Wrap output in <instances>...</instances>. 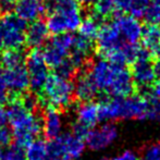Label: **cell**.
I'll return each instance as SVG.
<instances>
[{
    "mask_svg": "<svg viewBox=\"0 0 160 160\" xmlns=\"http://www.w3.org/2000/svg\"><path fill=\"white\" fill-rule=\"evenodd\" d=\"M118 135L119 131L116 124L107 122L89 130L85 136V144L92 152H102L117 141Z\"/></svg>",
    "mask_w": 160,
    "mask_h": 160,
    "instance_id": "obj_10",
    "label": "cell"
},
{
    "mask_svg": "<svg viewBox=\"0 0 160 160\" xmlns=\"http://www.w3.org/2000/svg\"><path fill=\"white\" fill-rule=\"evenodd\" d=\"M42 132L45 136L53 141L61 134H63L64 119L62 113L57 108L49 107L42 116Z\"/></svg>",
    "mask_w": 160,
    "mask_h": 160,
    "instance_id": "obj_16",
    "label": "cell"
},
{
    "mask_svg": "<svg viewBox=\"0 0 160 160\" xmlns=\"http://www.w3.org/2000/svg\"><path fill=\"white\" fill-rule=\"evenodd\" d=\"M0 11H1V4H0Z\"/></svg>",
    "mask_w": 160,
    "mask_h": 160,
    "instance_id": "obj_41",
    "label": "cell"
},
{
    "mask_svg": "<svg viewBox=\"0 0 160 160\" xmlns=\"http://www.w3.org/2000/svg\"><path fill=\"white\" fill-rule=\"evenodd\" d=\"M152 97L156 98L160 102V75L157 78V81L154 84V88H152Z\"/></svg>",
    "mask_w": 160,
    "mask_h": 160,
    "instance_id": "obj_35",
    "label": "cell"
},
{
    "mask_svg": "<svg viewBox=\"0 0 160 160\" xmlns=\"http://www.w3.org/2000/svg\"><path fill=\"white\" fill-rule=\"evenodd\" d=\"M44 101L52 108H67L73 101L74 83L58 74L49 75L44 88Z\"/></svg>",
    "mask_w": 160,
    "mask_h": 160,
    "instance_id": "obj_5",
    "label": "cell"
},
{
    "mask_svg": "<svg viewBox=\"0 0 160 160\" xmlns=\"http://www.w3.org/2000/svg\"><path fill=\"white\" fill-rule=\"evenodd\" d=\"M8 122V118H7V112L3 108L0 106V128H3L6 123Z\"/></svg>",
    "mask_w": 160,
    "mask_h": 160,
    "instance_id": "obj_36",
    "label": "cell"
},
{
    "mask_svg": "<svg viewBox=\"0 0 160 160\" xmlns=\"http://www.w3.org/2000/svg\"><path fill=\"white\" fill-rule=\"evenodd\" d=\"M111 160H141V157L137 152H135L134 150H123L120 154H118L116 157H113V159Z\"/></svg>",
    "mask_w": 160,
    "mask_h": 160,
    "instance_id": "obj_33",
    "label": "cell"
},
{
    "mask_svg": "<svg viewBox=\"0 0 160 160\" xmlns=\"http://www.w3.org/2000/svg\"><path fill=\"white\" fill-rule=\"evenodd\" d=\"M25 56L20 49H7L0 55V67L3 70L12 69L24 64Z\"/></svg>",
    "mask_w": 160,
    "mask_h": 160,
    "instance_id": "obj_23",
    "label": "cell"
},
{
    "mask_svg": "<svg viewBox=\"0 0 160 160\" xmlns=\"http://www.w3.org/2000/svg\"><path fill=\"white\" fill-rule=\"evenodd\" d=\"M1 72L9 93H12L14 95L25 94V92L30 87V78L26 65L23 64L12 69L3 70Z\"/></svg>",
    "mask_w": 160,
    "mask_h": 160,
    "instance_id": "obj_14",
    "label": "cell"
},
{
    "mask_svg": "<svg viewBox=\"0 0 160 160\" xmlns=\"http://www.w3.org/2000/svg\"><path fill=\"white\" fill-rule=\"evenodd\" d=\"M100 20V18L97 17L95 13L83 19L80 28H78L80 30V35L84 36V37L88 38L91 40L96 39L99 30L101 28Z\"/></svg>",
    "mask_w": 160,
    "mask_h": 160,
    "instance_id": "obj_24",
    "label": "cell"
},
{
    "mask_svg": "<svg viewBox=\"0 0 160 160\" xmlns=\"http://www.w3.org/2000/svg\"><path fill=\"white\" fill-rule=\"evenodd\" d=\"M93 48H94L93 40L88 39V38L84 37L82 35H78L74 37V45L72 50L78 51V52L89 57L91 53L93 52Z\"/></svg>",
    "mask_w": 160,
    "mask_h": 160,
    "instance_id": "obj_26",
    "label": "cell"
},
{
    "mask_svg": "<svg viewBox=\"0 0 160 160\" xmlns=\"http://www.w3.org/2000/svg\"><path fill=\"white\" fill-rule=\"evenodd\" d=\"M99 107L101 121L148 120L149 97L141 95L111 97L99 103Z\"/></svg>",
    "mask_w": 160,
    "mask_h": 160,
    "instance_id": "obj_2",
    "label": "cell"
},
{
    "mask_svg": "<svg viewBox=\"0 0 160 160\" xmlns=\"http://www.w3.org/2000/svg\"><path fill=\"white\" fill-rule=\"evenodd\" d=\"M116 13H127L135 18H142L145 15L150 0H112Z\"/></svg>",
    "mask_w": 160,
    "mask_h": 160,
    "instance_id": "obj_21",
    "label": "cell"
},
{
    "mask_svg": "<svg viewBox=\"0 0 160 160\" xmlns=\"http://www.w3.org/2000/svg\"><path fill=\"white\" fill-rule=\"evenodd\" d=\"M6 112L17 145L25 147L42 132V119L26 109L21 99L10 101Z\"/></svg>",
    "mask_w": 160,
    "mask_h": 160,
    "instance_id": "obj_3",
    "label": "cell"
},
{
    "mask_svg": "<svg viewBox=\"0 0 160 160\" xmlns=\"http://www.w3.org/2000/svg\"><path fill=\"white\" fill-rule=\"evenodd\" d=\"M98 88L88 73L78 76V81L74 84V96L82 102L92 101L98 94Z\"/></svg>",
    "mask_w": 160,
    "mask_h": 160,
    "instance_id": "obj_20",
    "label": "cell"
},
{
    "mask_svg": "<svg viewBox=\"0 0 160 160\" xmlns=\"http://www.w3.org/2000/svg\"><path fill=\"white\" fill-rule=\"evenodd\" d=\"M46 3L50 10L47 26L51 34L57 36L80 28L83 17L76 0H48Z\"/></svg>",
    "mask_w": 160,
    "mask_h": 160,
    "instance_id": "obj_4",
    "label": "cell"
},
{
    "mask_svg": "<svg viewBox=\"0 0 160 160\" xmlns=\"http://www.w3.org/2000/svg\"><path fill=\"white\" fill-rule=\"evenodd\" d=\"M88 75L99 92L111 97H128L134 92L135 84L131 70L105 58L97 59L91 64Z\"/></svg>",
    "mask_w": 160,
    "mask_h": 160,
    "instance_id": "obj_1",
    "label": "cell"
},
{
    "mask_svg": "<svg viewBox=\"0 0 160 160\" xmlns=\"http://www.w3.org/2000/svg\"><path fill=\"white\" fill-rule=\"evenodd\" d=\"M26 22L17 14L6 13L0 18V35L3 47L7 49H20L25 42Z\"/></svg>",
    "mask_w": 160,
    "mask_h": 160,
    "instance_id": "obj_6",
    "label": "cell"
},
{
    "mask_svg": "<svg viewBox=\"0 0 160 160\" xmlns=\"http://www.w3.org/2000/svg\"><path fill=\"white\" fill-rule=\"evenodd\" d=\"M80 4H83V6H95V4L98 2V0H76Z\"/></svg>",
    "mask_w": 160,
    "mask_h": 160,
    "instance_id": "obj_37",
    "label": "cell"
},
{
    "mask_svg": "<svg viewBox=\"0 0 160 160\" xmlns=\"http://www.w3.org/2000/svg\"><path fill=\"white\" fill-rule=\"evenodd\" d=\"M26 160H45L48 156V144L44 139H34L25 146Z\"/></svg>",
    "mask_w": 160,
    "mask_h": 160,
    "instance_id": "obj_22",
    "label": "cell"
},
{
    "mask_svg": "<svg viewBox=\"0 0 160 160\" xmlns=\"http://www.w3.org/2000/svg\"><path fill=\"white\" fill-rule=\"evenodd\" d=\"M3 48V42H2V37L1 35H0V49Z\"/></svg>",
    "mask_w": 160,
    "mask_h": 160,
    "instance_id": "obj_38",
    "label": "cell"
},
{
    "mask_svg": "<svg viewBox=\"0 0 160 160\" xmlns=\"http://www.w3.org/2000/svg\"><path fill=\"white\" fill-rule=\"evenodd\" d=\"M94 8H95L94 13L100 19L116 14V9H114L112 0H98V2L94 6Z\"/></svg>",
    "mask_w": 160,
    "mask_h": 160,
    "instance_id": "obj_27",
    "label": "cell"
},
{
    "mask_svg": "<svg viewBox=\"0 0 160 160\" xmlns=\"http://www.w3.org/2000/svg\"><path fill=\"white\" fill-rule=\"evenodd\" d=\"M0 160H26L25 150L19 145H9L0 150Z\"/></svg>",
    "mask_w": 160,
    "mask_h": 160,
    "instance_id": "obj_25",
    "label": "cell"
},
{
    "mask_svg": "<svg viewBox=\"0 0 160 160\" xmlns=\"http://www.w3.org/2000/svg\"><path fill=\"white\" fill-rule=\"evenodd\" d=\"M98 160H111V159H109L108 157H101V158H99Z\"/></svg>",
    "mask_w": 160,
    "mask_h": 160,
    "instance_id": "obj_39",
    "label": "cell"
},
{
    "mask_svg": "<svg viewBox=\"0 0 160 160\" xmlns=\"http://www.w3.org/2000/svg\"><path fill=\"white\" fill-rule=\"evenodd\" d=\"M14 10L15 14L23 21L32 23L38 21L48 9L45 0H18Z\"/></svg>",
    "mask_w": 160,
    "mask_h": 160,
    "instance_id": "obj_15",
    "label": "cell"
},
{
    "mask_svg": "<svg viewBox=\"0 0 160 160\" xmlns=\"http://www.w3.org/2000/svg\"><path fill=\"white\" fill-rule=\"evenodd\" d=\"M8 96H9V89L7 87L6 82H4L2 72L0 71V105L8 101Z\"/></svg>",
    "mask_w": 160,
    "mask_h": 160,
    "instance_id": "obj_34",
    "label": "cell"
},
{
    "mask_svg": "<svg viewBox=\"0 0 160 160\" xmlns=\"http://www.w3.org/2000/svg\"><path fill=\"white\" fill-rule=\"evenodd\" d=\"M40 49L34 48L26 57V69L30 78V87L34 92L42 91L49 78V69Z\"/></svg>",
    "mask_w": 160,
    "mask_h": 160,
    "instance_id": "obj_9",
    "label": "cell"
},
{
    "mask_svg": "<svg viewBox=\"0 0 160 160\" xmlns=\"http://www.w3.org/2000/svg\"><path fill=\"white\" fill-rule=\"evenodd\" d=\"M96 44L99 52L107 58L112 53L121 50L123 47L128 46L121 37L113 21L107 22L101 25L96 37Z\"/></svg>",
    "mask_w": 160,
    "mask_h": 160,
    "instance_id": "obj_11",
    "label": "cell"
},
{
    "mask_svg": "<svg viewBox=\"0 0 160 160\" xmlns=\"http://www.w3.org/2000/svg\"><path fill=\"white\" fill-rule=\"evenodd\" d=\"M148 120L160 123V102L152 96H149V111Z\"/></svg>",
    "mask_w": 160,
    "mask_h": 160,
    "instance_id": "obj_31",
    "label": "cell"
},
{
    "mask_svg": "<svg viewBox=\"0 0 160 160\" xmlns=\"http://www.w3.org/2000/svg\"><path fill=\"white\" fill-rule=\"evenodd\" d=\"M85 139L74 133H63L48 144V152L56 157L67 160L80 159L84 154Z\"/></svg>",
    "mask_w": 160,
    "mask_h": 160,
    "instance_id": "obj_7",
    "label": "cell"
},
{
    "mask_svg": "<svg viewBox=\"0 0 160 160\" xmlns=\"http://www.w3.org/2000/svg\"><path fill=\"white\" fill-rule=\"evenodd\" d=\"M100 107L95 101H85L75 110V122L92 130L100 122Z\"/></svg>",
    "mask_w": 160,
    "mask_h": 160,
    "instance_id": "obj_17",
    "label": "cell"
},
{
    "mask_svg": "<svg viewBox=\"0 0 160 160\" xmlns=\"http://www.w3.org/2000/svg\"><path fill=\"white\" fill-rule=\"evenodd\" d=\"M74 160H80V159H74Z\"/></svg>",
    "mask_w": 160,
    "mask_h": 160,
    "instance_id": "obj_42",
    "label": "cell"
},
{
    "mask_svg": "<svg viewBox=\"0 0 160 160\" xmlns=\"http://www.w3.org/2000/svg\"><path fill=\"white\" fill-rule=\"evenodd\" d=\"M74 37L70 33L57 35L46 45L44 52L45 61L48 67L52 69H57L60 64H62L69 58L74 45Z\"/></svg>",
    "mask_w": 160,
    "mask_h": 160,
    "instance_id": "obj_8",
    "label": "cell"
},
{
    "mask_svg": "<svg viewBox=\"0 0 160 160\" xmlns=\"http://www.w3.org/2000/svg\"><path fill=\"white\" fill-rule=\"evenodd\" d=\"M22 103L28 110L32 112H35V110L39 107L40 101L34 94H23L21 98Z\"/></svg>",
    "mask_w": 160,
    "mask_h": 160,
    "instance_id": "obj_32",
    "label": "cell"
},
{
    "mask_svg": "<svg viewBox=\"0 0 160 160\" xmlns=\"http://www.w3.org/2000/svg\"><path fill=\"white\" fill-rule=\"evenodd\" d=\"M142 42L148 53L160 61V25L148 23L143 30Z\"/></svg>",
    "mask_w": 160,
    "mask_h": 160,
    "instance_id": "obj_19",
    "label": "cell"
},
{
    "mask_svg": "<svg viewBox=\"0 0 160 160\" xmlns=\"http://www.w3.org/2000/svg\"><path fill=\"white\" fill-rule=\"evenodd\" d=\"M157 147H158V149H159V152H160V139L158 141V143H157Z\"/></svg>",
    "mask_w": 160,
    "mask_h": 160,
    "instance_id": "obj_40",
    "label": "cell"
},
{
    "mask_svg": "<svg viewBox=\"0 0 160 160\" xmlns=\"http://www.w3.org/2000/svg\"><path fill=\"white\" fill-rule=\"evenodd\" d=\"M145 19L149 24H160V0H150L147 10L145 12Z\"/></svg>",
    "mask_w": 160,
    "mask_h": 160,
    "instance_id": "obj_28",
    "label": "cell"
},
{
    "mask_svg": "<svg viewBox=\"0 0 160 160\" xmlns=\"http://www.w3.org/2000/svg\"><path fill=\"white\" fill-rule=\"evenodd\" d=\"M141 160H160V152L157 147V144L147 145L141 154Z\"/></svg>",
    "mask_w": 160,
    "mask_h": 160,
    "instance_id": "obj_30",
    "label": "cell"
},
{
    "mask_svg": "<svg viewBox=\"0 0 160 160\" xmlns=\"http://www.w3.org/2000/svg\"><path fill=\"white\" fill-rule=\"evenodd\" d=\"M78 73V70L74 68V65L71 63V61L68 58L67 60L63 62L62 64H60L59 67L56 69V74L62 76L64 78H68V80H71L75 74Z\"/></svg>",
    "mask_w": 160,
    "mask_h": 160,
    "instance_id": "obj_29",
    "label": "cell"
},
{
    "mask_svg": "<svg viewBox=\"0 0 160 160\" xmlns=\"http://www.w3.org/2000/svg\"><path fill=\"white\" fill-rule=\"evenodd\" d=\"M49 30L47 23L44 21H35L32 22L30 25L26 28L25 32V42L30 47L38 48L42 46L47 42L49 36Z\"/></svg>",
    "mask_w": 160,
    "mask_h": 160,
    "instance_id": "obj_18",
    "label": "cell"
},
{
    "mask_svg": "<svg viewBox=\"0 0 160 160\" xmlns=\"http://www.w3.org/2000/svg\"><path fill=\"white\" fill-rule=\"evenodd\" d=\"M131 74L135 86L139 88H148L157 81L156 67L150 60L149 53L146 49L138 59L133 62Z\"/></svg>",
    "mask_w": 160,
    "mask_h": 160,
    "instance_id": "obj_12",
    "label": "cell"
},
{
    "mask_svg": "<svg viewBox=\"0 0 160 160\" xmlns=\"http://www.w3.org/2000/svg\"><path fill=\"white\" fill-rule=\"evenodd\" d=\"M116 28H118L122 39L128 45H138L143 35V25L139 22L138 18H135L131 14H120L113 20Z\"/></svg>",
    "mask_w": 160,
    "mask_h": 160,
    "instance_id": "obj_13",
    "label": "cell"
}]
</instances>
